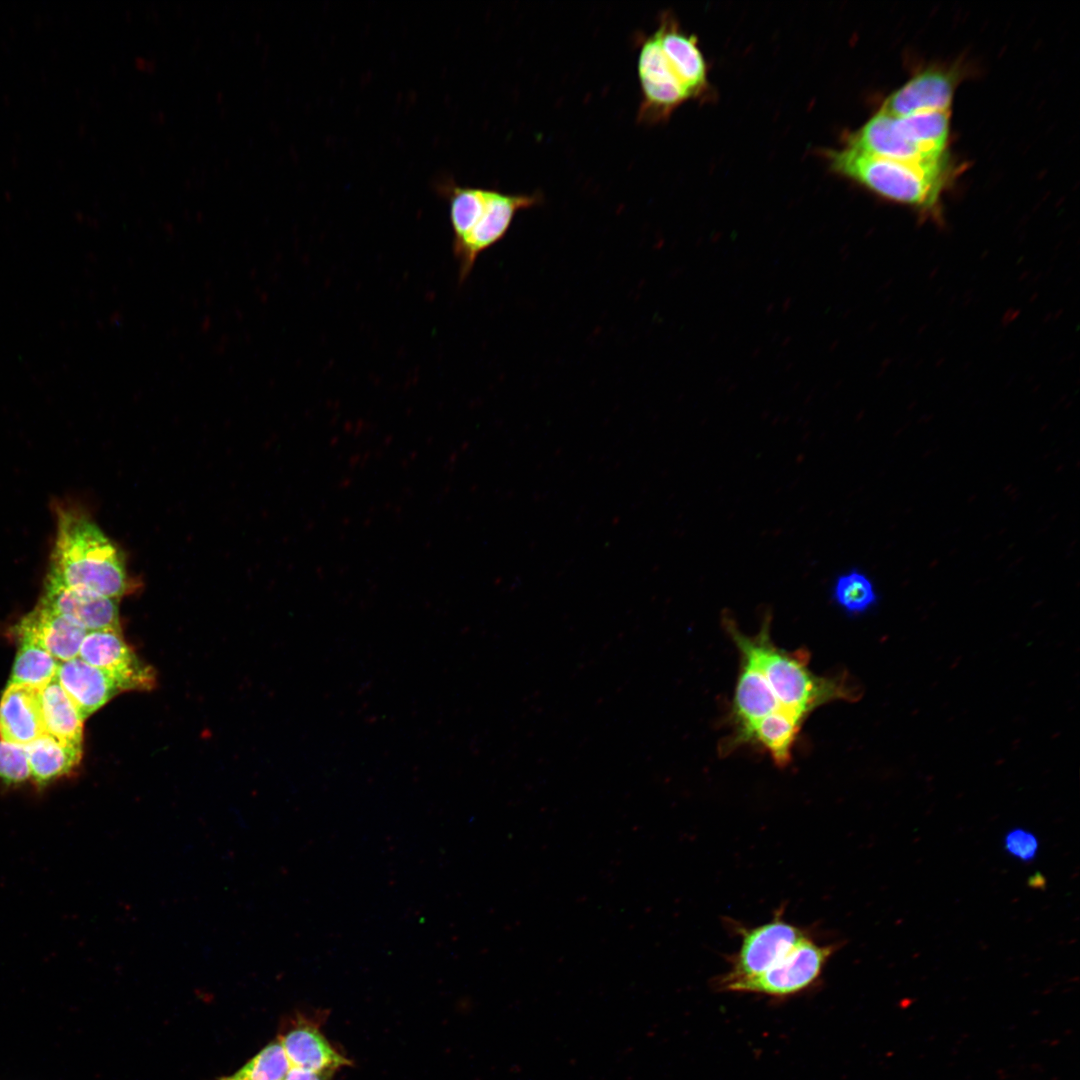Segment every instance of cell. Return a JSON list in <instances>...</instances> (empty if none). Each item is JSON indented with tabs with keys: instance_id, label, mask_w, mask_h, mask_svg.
<instances>
[{
	"instance_id": "18",
	"label": "cell",
	"mask_w": 1080,
	"mask_h": 1080,
	"mask_svg": "<svg viewBox=\"0 0 1080 1080\" xmlns=\"http://www.w3.org/2000/svg\"><path fill=\"white\" fill-rule=\"evenodd\" d=\"M782 709L763 673L744 660L738 677L733 716L738 734L766 715Z\"/></svg>"
},
{
	"instance_id": "4",
	"label": "cell",
	"mask_w": 1080,
	"mask_h": 1080,
	"mask_svg": "<svg viewBox=\"0 0 1080 1080\" xmlns=\"http://www.w3.org/2000/svg\"><path fill=\"white\" fill-rule=\"evenodd\" d=\"M825 156L833 172L884 199L928 214L939 210L949 177L948 158L934 163H908L849 147L828 150Z\"/></svg>"
},
{
	"instance_id": "26",
	"label": "cell",
	"mask_w": 1080,
	"mask_h": 1080,
	"mask_svg": "<svg viewBox=\"0 0 1080 1080\" xmlns=\"http://www.w3.org/2000/svg\"><path fill=\"white\" fill-rule=\"evenodd\" d=\"M332 1073L317 1072L292 1066L285 1080H329Z\"/></svg>"
},
{
	"instance_id": "14",
	"label": "cell",
	"mask_w": 1080,
	"mask_h": 1080,
	"mask_svg": "<svg viewBox=\"0 0 1080 1080\" xmlns=\"http://www.w3.org/2000/svg\"><path fill=\"white\" fill-rule=\"evenodd\" d=\"M294 1066L333 1073L350 1061L337 1052L319 1030V1024L298 1015L278 1036Z\"/></svg>"
},
{
	"instance_id": "17",
	"label": "cell",
	"mask_w": 1080,
	"mask_h": 1080,
	"mask_svg": "<svg viewBox=\"0 0 1080 1080\" xmlns=\"http://www.w3.org/2000/svg\"><path fill=\"white\" fill-rule=\"evenodd\" d=\"M804 717L785 709L772 712L756 721L742 732L732 735L725 746V751L733 750L738 745L756 742L765 748L775 763L786 766L792 758V746L800 732Z\"/></svg>"
},
{
	"instance_id": "15",
	"label": "cell",
	"mask_w": 1080,
	"mask_h": 1080,
	"mask_svg": "<svg viewBox=\"0 0 1080 1080\" xmlns=\"http://www.w3.org/2000/svg\"><path fill=\"white\" fill-rule=\"evenodd\" d=\"M56 678L84 720L123 692L109 673L79 657L61 662Z\"/></svg>"
},
{
	"instance_id": "7",
	"label": "cell",
	"mask_w": 1080,
	"mask_h": 1080,
	"mask_svg": "<svg viewBox=\"0 0 1080 1080\" xmlns=\"http://www.w3.org/2000/svg\"><path fill=\"white\" fill-rule=\"evenodd\" d=\"M637 71L642 93L637 116L639 122L650 124L663 121L690 98L654 34L641 42Z\"/></svg>"
},
{
	"instance_id": "10",
	"label": "cell",
	"mask_w": 1080,
	"mask_h": 1080,
	"mask_svg": "<svg viewBox=\"0 0 1080 1080\" xmlns=\"http://www.w3.org/2000/svg\"><path fill=\"white\" fill-rule=\"evenodd\" d=\"M118 601L45 578L43 593L38 603L72 619L88 632L121 631Z\"/></svg>"
},
{
	"instance_id": "8",
	"label": "cell",
	"mask_w": 1080,
	"mask_h": 1080,
	"mask_svg": "<svg viewBox=\"0 0 1080 1080\" xmlns=\"http://www.w3.org/2000/svg\"><path fill=\"white\" fill-rule=\"evenodd\" d=\"M78 657L109 673L122 691H149L156 685L154 669L144 663L127 644L121 631H88Z\"/></svg>"
},
{
	"instance_id": "2",
	"label": "cell",
	"mask_w": 1080,
	"mask_h": 1080,
	"mask_svg": "<svg viewBox=\"0 0 1080 1080\" xmlns=\"http://www.w3.org/2000/svg\"><path fill=\"white\" fill-rule=\"evenodd\" d=\"M723 624L742 659L751 662L763 673L782 709L806 718L820 705L839 699L856 701L861 697L862 688L847 675L835 678L814 675L808 668L809 654L806 650L787 652L774 646L768 618L754 637L742 634L728 616L724 617Z\"/></svg>"
},
{
	"instance_id": "3",
	"label": "cell",
	"mask_w": 1080,
	"mask_h": 1080,
	"mask_svg": "<svg viewBox=\"0 0 1080 1080\" xmlns=\"http://www.w3.org/2000/svg\"><path fill=\"white\" fill-rule=\"evenodd\" d=\"M435 191L448 206L459 283L469 277L478 257L506 236L516 214L539 205L543 199L538 192L512 194L462 186L447 177L435 184Z\"/></svg>"
},
{
	"instance_id": "12",
	"label": "cell",
	"mask_w": 1080,
	"mask_h": 1080,
	"mask_svg": "<svg viewBox=\"0 0 1080 1080\" xmlns=\"http://www.w3.org/2000/svg\"><path fill=\"white\" fill-rule=\"evenodd\" d=\"M653 34L690 98L702 94L707 87V66L697 38L683 31L668 13L661 16L659 27Z\"/></svg>"
},
{
	"instance_id": "19",
	"label": "cell",
	"mask_w": 1080,
	"mask_h": 1080,
	"mask_svg": "<svg viewBox=\"0 0 1080 1080\" xmlns=\"http://www.w3.org/2000/svg\"><path fill=\"white\" fill-rule=\"evenodd\" d=\"M40 706L46 734L68 745L83 746L84 719L56 677L40 688Z\"/></svg>"
},
{
	"instance_id": "13",
	"label": "cell",
	"mask_w": 1080,
	"mask_h": 1080,
	"mask_svg": "<svg viewBox=\"0 0 1080 1080\" xmlns=\"http://www.w3.org/2000/svg\"><path fill=\"white\" fill-rule=\"evenodd\" d=\"M846 147L908 163H934L947 158L935 159L909 142L897 127L895 118L882 110L847 136Z\"/></svg>"
},
{
	"instance_id": "21",
	"label": "cell",
	"mask_w": 1080,
	"mask_h": 1080,
	"mask_svg": "<svg viewBox=\"0 0 1080 1080\" xmlns=\"http://www.w3.org/2000/svg\"><path fill=\"white\" fill-rule=\"evenodd\" d=\"M60 663L39 645L29 641H19L7 685L41 688L56 677Z\"/></svg>"
},
{
	"instance_id": "23",
	"label": "cell",
	"mask_w": 1080,
	"mask_h": 1080,
	"mask_svg": "<svg viewBox=\"0 0 1080 1080\" xmlns=\"http://www.w3.org/2000/svg\"><path fill=\"white\" fill-rule=\"evenodd\" d=\"M833 599L849 614H861L877 601L871 580L863 573L853 570L840 575L833 588Z\"/></svg>"
},
{
	"instance_id": "11",
	"label": "cell",
	"mask_w": 1080,
	"mask_h": 1080,
	"mask_svg": "<svg viewBox=\"0 0 1080 1080\" xmlns=\"http://www.w3.org/2000/svg\"><path fill=\"white\" fill-rule=\"evenodd\" d=\"M12 632L18 641L35 643L60 662L78 657L87 633L72 619L40 603L20 618Z\"/></svg>"
},
{
	"instance_id": "1",
	"label": "cell",
	"mask_w": 1080,
	"mask_h": 1080,
	"mask_svg": "<svg viewBox=\"0 0 1080 1080\" xmlns=\"http://www.w3.org/2000/svg\"><path fill=\"white\" fill-rule=\"evenodd\" d=\"M46 579L120 599L131 584L121 552L85 513L58 507Z\"/></svg>"
},
{
	"instance_id": "5",
	"label": "cell",
	"mask_w": 1080,
	"mask_h": 1080,
	"mask_svg": "<svg viewBox=\"0 0 1080 1080\" xmlns=\"http://www.w3.org/2000/svg\"><path fill=\"white\" fill-rule=\"evenodd\" d=\"M740 947L731 959V968L720 981L730 990L737 984L752 979L780 960L805 933L782 918V912L762 925L740 928Z\"/></svg>"
},
{
	"instance_id": "24",
	"label": "cell",
	"mask_w": 1080,
	"mask_h": 1080,
	"mask_svg": "<svg viewBox=\"0 0 1080 1080\" xmlns=\"http://www.w3.org/2000/svg\"><path fill=\"white\" fill-rule=\"evenodd\" d=\"M31 778L26 746L0 740V782L16 787Z\"/></svg>"
},
{
	"instance_id": "9",
	"label": "cell",
	"mask_w": 1080,
	"mask_h": 1080,
	"mask_svg": "<svg viewBox=\"0 0 1080 1080\" xmlns=\"http://www.w3.org/2000/svg\"><path fill=\"white\" fill-rule=\"evenodd\" d=\"M958 81V71L953 69H926L891 93L880 110L893 117L951 111Z\"/></svg>"
},
{
	"instance_id": "25",
	"label": "cell",
	"mask_w": 1080,
	"mask_h": 1080,
	"mask_svg": "<svg viewBox=\"0 0 1080 1080\" xmlns=\"http://www.w3.org/2000/svg\"><path fill=\"white\" fill-rule=\"evenodd\" d=\"M1003 848L1014 859L1023 863H1030L1038 855L1039 840L1032 831L1022 827H1015L1005 834Z\"/></svg>"
},
{
	"instance_id": "16",
	"label": "cell",
	"mask_w": 1080,
	"mask_h": 1080,
	"mask_svg": "<svg viewBox=\"0 0 1080 1080\" xmlns=\"http://www.w3.org/2000/svg\"><path fill=\"white\" fill-rule=\"evenodd\" d=\"M44 734L40 688L7 685L0 700V740L28 746Z\"/></svg>"
},
{
	"instance_id": "6",
	"label": "cell",
	"mask_w": 1080,
	"mask_h": 1080,
	"mask_svg": "<svg viewBox=\"0 0 1080 1080\" xmlns=\"http://www.w3.org/2000/svg\"><path fill=\"white\" fill-rule=\"evenodd\" d=\"M835 951L804 935L780 960L762 974L741 982L731 991L785 997L805 990L820 976Z\"/></svg>"
},
{
	"instance_id": "22",
	"label": "cell",
	"mask_w": 1080,
	"mask_h": 1080,
	"mask_svg": "<svg viewBox=\"0 0 1080 1080\" xmlns=\"http://www.w3.org/2000/svg\"><path fill=\"white\" fill-rule=\"evenodd\" d=\"M292 1066L281 1041L276 1037L230 1076L234 1080H285Z\"/></svg>"
},
{
	"instance_id": "20",
	"label": "cell",
	"mask_w": 1080,
	"mask_h": 1080,
	"mask_svg": "<svg viewBox=\"0 0 1080 1080\" xmlns=\"http://www.w3.org/2000/svg\"><path fill=\"white\" fill-rule=\"evenodd\" d=\"M26 748L31 779L39 789L69 776L79 766L83 751L82 747L62 743L49 734H44Z\"/></svg>"
}]
</instances>
